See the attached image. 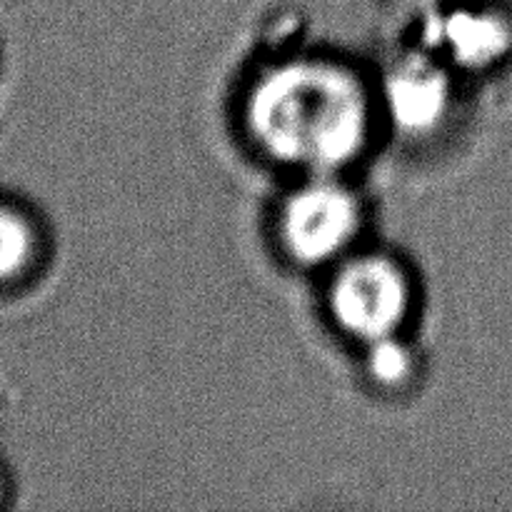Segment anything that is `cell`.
Listing matches in <instances>:
<instances>
[{"label": "cell", "mask_w": 512, "mask_h": 512, "mask_svg": "<svg viewBox=\"0 0 512 512\" xmlns=\"http://www.w3.org/2000/svg\"><path fill=\"white\" fill-rule=\"evenodd\" d=\"M248 125L273 158L310 170H333L363 148L368 100L348 70L288 63L270 70L253 88Z\"/></svg>", "instance_id": "6da1fadb"}, {"label": "cell", "mask_w": 512, "mask_h": 512, "mask_svg": "<svg viewBox=\"0 0 512 512\" xmlns=\"http://www.w3.org/2000/svg\"><path fill=\"white\" fill-rule=\"evenodd\" d=\"M333 315L350 335L380 340L393 335L408 310V283L393 263L363 258L335 278L330 293Z\"/></svg>", "instance_id": "7a4b0ae2"}, {"label": "cell", "mask_w": 512, "mask_h": 512, "mask_svg": "<svg viewBox=\"0 0 512 512\" xmlns=\"http://www.w3.org/2000/svg\"><path fill=\"white\" fill-rule=\"evenodd\" d=\"M358 203L335 183H313L288 200L280 218L285 248L308 265L335 258L358 230Z\"/></svg>", "instance_id": "3957f363"}, {"label": "cell", "mask_w": 512, "mask_h": 512, "mask_svg": "<svg viewBox=\"0 0 512 512\" xmlns=\"http://www.w3.org/2000/svg\"><path fill=\"white\" fill-rule=\"evenodd\" d=\"M388 103L393 118L408 130H428L448 105V85L438 70L408 65L388 80Z\"/></svg>", "instance_id": "277c9868"}, {"label": "cell", "mask_w": 512, "mask_h": 512, "mask_svg": "<svg viewBox=\"0 0 512 512\" xmlns=\"http://www.w3.org/2000/svg\"><path fill=\"white\" fill-rule=\"evenodd\" d=\"M443 38L448 43L455 60L465 65H483L493 60L505 45V30L490 15L460 13L450 15L443 28Z\"/></svg>", "instance_id": "5b68a950"}, {"label": "cell", "mask_w": 512, "mask_h": 512, "mask_svg": "<svg viewBox=\"0 0 512 512\" xmlns=\"http://www.w3.org/2000/svg\"><path fill=\"white\" fill-rule=\"evenodd\" d=\"M33 258V230L23 215L0 205V283H8Z\"/></svg>", "instance_id": "8992f818"}, {"label": "cell", "mask_w": 512, "mask_h": 512, "mask_svg": "<svg viewBox=\"0 0 512 512\" xmlns=\"http://www.w3.org/2000/svg\"><path fill=\"white\" fill-rule=\"evenodd\" d=\"M368 368L373 380H378L385 388H395V385L405 383L410 375V355L403 345H398L395 340L380 338L373 340V350L368 355Z\"/></svg>", "instance_id": "52a82bcc"}]
</instances>
